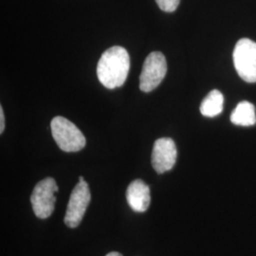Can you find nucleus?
<instances>
[{
  "label": "nucleus",
  "mask_w": 256,
  "mask_h": 256,
  "mask_svg": "<svg viewBox=\"0 0 256 256\" xmlns=\"http://www.w3.org/2000/svg\"><path fill=\"white\" fill-rule=\"evenodd\" d=\"M130 70V57L122 46L108 48L97 64V76L106 88L113 90L122 86L126 81Z\"/></svg>",
  "instance_id": "nucleus-1"
},
{
  "label": "nucleus",
  "mask_w": 256,
  "mask_h": 256,
  "mask_svg": "<svg viewBox=\"0 0 256 256\" xmlns=\"http://www.w3.org/2000/svg\"><path fill=\"white\" fill-rule=\"evenodd\" d=\"M52 134L55 142L64 152H78L86 146V138L74 122L57 116L50 122Z\"/></svg>",
  "instance_id": "nucleus-2"
},
{
  "label": "nucleus",
  "mask_w": 256,
  "mask_h": 256,
  "mask_svg": "<svg viewBox=\"0 0 256 256\" xmlns=\"http://www.w3.org/2000/svg\"><path fill=\"white\" fill-rule=\"evenodd\" d=\"M58 190L57 183L52 178H46L36 185L30 196V202L38 218L46 220L52 216L56 203L55 192H58Z\"/></svg>",
  "instance_id": "nucleus-3"
},
{
  "label": "nucleus",
  "mask_w": 256,
  "mask_h": 256,
  "mask_svg": "<svg viewBox=\"0 0 256 256\" xmlns=\"http://www.w3.org/2000/svg\"><path fill=\"white\" fill-rule=\"evenodd\" d=\"M234 63L238 75L248 82H256V43L243 38L234 50Z\"/></svg>",
  "instance_id": "nucleus-4"
},
{
  "label": "nucleus",
  "mask_w": 256,
  "mask_h": 256,
  "mask_svg": "<svg viewBox=\"0 0 256 256\" xmlns=\"http://www.w3.org/2000/svg\"><path fill=\"white\" fill-rule=\"evenodd\" d=\"M90 191L88 184L84 178H79V182L74 187L64 216V224L70 228H76L80 225L86 210L90 202Z\"/></svg>",
  "instance_id": "nucleus-5"
},
{
  "label": "nucleus",
  "mask_w": 256,
  "mask_h": 256,
  "mask_svg": "<svg viewBox=\"0 0 256 256\" xmlns=\"http://www.w3.org/2000/svg\"><path fill=\"white\" fill-rule=\"evenodd\" d=\"M167 72V63L164 55L153 52L148 55L140 75V88L144 92L154 90L162 82Z\"/></svg>",
  "instance_id": "nucleus-6"
},
{
  "label": "nucleus",
  "mask_w": 256,
  "mask_h": 256,
  "mask_svg": "<svg viewBox=\"0 0 256 256\" xmlns=\"http://www.w3.org/2000/svg\"><path fill=\"white\" fill-rule=\"evenodd\" d=\"M178 150L174 140L170 138L156 140L152 151V166L158 174L170 171L176 162Z\"/></svg>",
  "instance_id": "nucleus-7"
},
{
  "label": "nucleus",
  "mask_w": 256,
  "mask_h": 256,
  "mask_svg": "<svg viewBox=\"0 0 256 256\" xmlns=\"http://www.w3.org/2000/svg\"><path fill=\"white\" fill-rule=\"evenodd\" d=\"M126 200L131 209L137 212H144L150 206V189L142 180H133L126 190Z\"/></svg>",
  "instance_id": "nucleus-8"
},
{
  "label": "nucleus",
  "mask_w": 256,
  "mask_h": 256,
  "mask_svg": "<svg viewBox=\"0 0 256 256\" xmlns=\"http://www.w3.org/2000/svg\"><path fill=\"white\" fill-rule=\"evenodd\" d=\"M230 122L236 126H252L256 124V108L250 102H241L230 115Z\"/></svg>",
  "instance_id": "nucleus-9"
},
{
  "label": "nucleus",
  "mask_w": 256,
  "mask_h": 256,
  "mask_svg": "<svg viewBox=\"0 0 256 256\" xmlns=\"http://www.w3.org/2000/svg\"><path fill=\"white\" fill-rule=\"evenodd\" d=\"M224 97L222 93L214 90L204 98L200 104V113L205 117H216L223 110Z\"/></svg>",
  "instance_id": "nucleus-10"
},
{
  "label": "nucleus",
  "mask_w": 256,
  "mask_h": 256,
  "mask_svg": "<svg viewBox=\"0 0 256 256\" xmlns=\"http://www.w3.org/2000/svg\"><path fill=\"white\" fill-rule=\"evenodd\" d=\"M160 9L166 12H173L180 5V0H156Z\"/></svg>",
  "instance_id": "nucleus-11"
},
{
  "label": "nucleus",
  "mask_w": 256,
  "mask_h": 256,
  "mask_svg": "<svg viewBox=\"0 0 256 256\" xmlns=\"http://www.w3.org/2000/svg\"><path fill=\"white\" fill-rule=\"evenodd\" d=\"M5 129V116H4V110L3 108L0 106V134L3 133Z\"/></svg>",
  "instance_id": "nucleus-12"
},
{
  "label": "nucleus",
  "mask_w": 256,
  "mask_h": 256,
  "mask_svg": "<svg viewBox=\"0 0 256 256\" xmlns=\"http://www.w3.org/2000/svg\"><path fill=\"white\" fill-rule=\"evenodd\" d=\"M106 256H122V254H120V252H110L108 254H106Z\"/></svg>",
  "instance_id": "nucleus-13"
}]
</instances>
